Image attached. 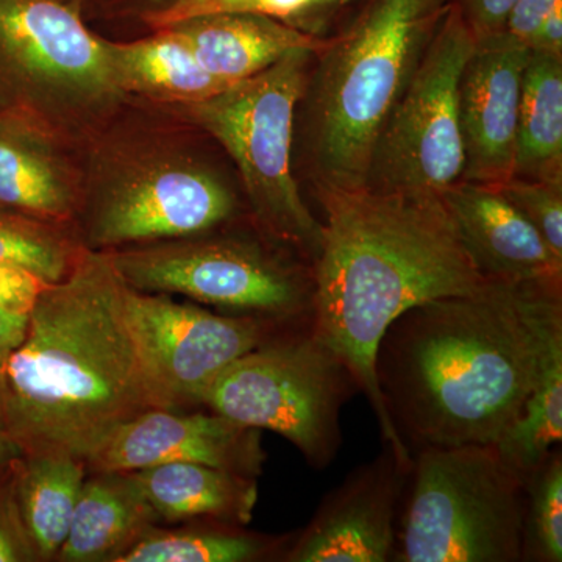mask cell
<instances>
[{
    "label": "cell",
    "mask_w": 562,
    "mask_h": 562,
    "mask_svg": "<svg viewBox=\"0 0 562 562\" xmlns=\"http://www.w3.org/2000/svg\"><path fill=\"white\" fill-rule=\"evenodd\" d=\"M29 313L0 308V375L27 331Z\"/></svg>",
    "instance_id": "cell-34"
},
{
    "label": "cell",
    "mask_w": 562,
    "mask_h": 562,
    "mask_svg": "<svg viewBox=\"0 0 562 562\" xmlns=\"http://www.w3.org/2000/svg\"><path fill=\"white\" fill-rule=\"evenodd\" d=\"M560 350L562 279H487L392 322L376 349V384L412 454L494 446Z\"/></svg>",
    "instance_id": "cell-1"
},
{
    "label": "cell",
    "mask_w": 562,
    "mask_h": 562,
    "mask_svg": "<svg viewBox=\"0 0 562 562\" xmlns=\"http://www.w3.org/2000/svg\"><path fill=\"white\" fill-rule=\"evenodd\" d=\"M412 457L391 562H522L525 480L495 446Z\"/></svg>",
    "instance_id": "cell-9"
},
{
    "label": "cell",
    "mask_w": 562,
    "mask_h": 562,
    "mask_svg": "<svg viewBox=\"0 0 562 562\" xmlns=\"http://www.w3.org/2000/svg\"><path fill=\"white\" fill-rule=\"evenodd\" d=\"M21 454L22 450L18 447V443L7 432L0 431V464L16 460Z\"/></svg>",
    "instance_id": "cell-35"
},
{
    "label": "cell",
    "mask_w": 562,
    "mask_h": 562,
    "mask_svg": "<svg viewBox=\"0 0 562 562\" xmlns=\"http://www.w3.org/2000/svg\"><path fill=\"white\" fill-rule=\"evenodd\" d=\"M87 475V462L69 454L18 458V508L40 562L57 560Z\"/></svg>",
    "instance_id": "cell-23"
},
{
    "label": "cell",
    "mask_w": 562,
    "mask_h": 562,
    "mask_svg": "<svg viewBox=\"0 0 562 562\" xmlns=\"http://www.w3.org/2000/svg\"><path fill=\"white\" fill-rule=\"evenodd\" d=\"M358 392L349 366L308 321L233 361L203 390L199 408L277 432L316 471H325L342 446L344 405Z\"/></svg>",
    "instance_id": "cell-10"
},
{
    "label": "cell",
    "mask_w": 562,
    "mask_h": 562,
    "mask_svg": "<svg viewBox=\"0 0 562 562\" xmlns=\"http://www.w3.org/2000/svg\"><path fill=\"white\" fill-rule=\"evenodd\" d=\"M125 98L102 33L81 14L50 0H0V120L77 147Z\"/></svg>",
    "instance_id": "cell-8"
},
{
    "label": "cell",
    "mask_w": 562,
    "mask_h": 562,
    "mask_svg": "<svg viewBox=\"0 0 562 562\" xmlns=\"http://www.w3.org/2000/svg\"><path fill=\"white\" fill-rule=\"evenodd\" d=\"M313 50H294L257 76L209 99L171 105L220 144L231 160L250 220L313 266L321 221L306 205L294 168L295 113Z\"/></svg>",
    "instance_id": "cell-6"
},
{
    "label": "cell",
    "mask_w": 562,
    "mask_h": 562,
    "mask_svg": "<svg viewBox=\"0 0 562 562\" xmlns=\"http://www.w3.org/2000/svg\"><path fill=\"white\" fill-rule=\"evenodd\" d=\"M16 460L0 464V562H40L18 508Z\"/></svg>",
    "instance_id": "cell-30"
},
{
    "label": "cell",
    "mask_w": 562,
    "mask_h": 562,
    "mask_svg": "<svg viewBox=\"0 0 562 562\" xmlns=\"http://www.w3.org/2000/svg\"><path fill=\"white\" fill-rule=\"evenodd\" d=\"M562 5V0H516L503 32L530 49L531 40L550 13Z\"/></svg>",
    "instance_id": "cell-32"
},
{
    "label": "cell",
    "mask_w": 562,
    "mask_h": 562,
    "mask_svg": "<svg viewBox=\"0 0 562 562\" xmlns=\"http://www.w3.org/2000/svg\"><path fill=\"white\" fill-rule=\"evenodd\" d=\"M475 38L503 32L516 0H452Z\"/></svg>",
    "instance_id": "cell-33"
},
{
    "label": "cell",
    "mask_w": 562,
    "mask_h": 562,
    "mask_svg": "<svg viewBox=\"0 0 562 562\" xmlns=\"http://www.w3.org/2000/svg\"><path fill=\"white\" fill-rule=\"evenodd\" d=\"M80 195L76 146L31 125L0 120L2 209L72 228Z\"/></svg>",
    "instance_id": "cell-17"
},
{
    "label": "cell",
    "mask_w": 562,
    "mask_h": 562,
    "mask_svg": "<svg viewBox=\"0 0 562 562\" xmlns=\"http://www.w3.org/2000/svg\"><path fill=\"white\" fill-rule=\"evenodd\" d=\"M412 464L387 442L328 492L281 562H391Z\"/></svg>",
    "instance_id": "cell-13"
},
{
    "label": "cell",
    "mask_w": 562,
    "mask_h": 562,
    "mask_svg": "<svg viewBox=\"0 0 562 562\" xmlns=\"http://www.w3.org/2000/svg\"><path fill=\"white\" fill-rule=\"evenodd\" d=\"M102 44L122 94L177 105L203 101L231 87L211 76L172 29L124 40L102 35Z\"/></svg>",
    "instance_id": "cell-20"
},
{
    "label": "cell",
    "mask_w": 562,
    "mask_h": 562,
    "mask_svg": "<svg viewBox=\"0 0 562 562\" xmlns=\"http://www.w3.org/2000/svg\"><path fill=\"white\" fill-rule=\"evenodd\" d=\"M246 527L221 520L157 525L117 562H281L294 531L272 536Z\"/></svg>",
    "instance_id": "cell-24"
},
{
    "label": "cell",
    "mask_w": 562,
    "mask_h": 562,
    "mask_svg": "<svg viewBox=\"0 0 562 562\" xmlns=\"http://www.w3.org/2000/svg\"><path fill=\"white\" fill-rule=\"evenodd\" d=\"M495 188L562 260V183L513 177Z\"/></svg>",
    "instance_id": "cell-29"
},
{
    "label": "cell",
    "mask_w": 562,
    "mask_h": 562,
    "mask_svg": "<svg viewBox=\"0 0 562 562\" xmlns=\"http://www.w3.org/2000/svg\"><path fill=\"white\" fill-rule=\"evenodd\" d=\"M0 379L5 431L25 454L87 462L122 425L172 408L103 251L81 250L72 271L41 292Z\"/></svg>",
    "instance_id": "cell-2"
},
{
    "label": "cell",
    "mask_w": 562,
    "mask_h": 562,
    "mask_svg": "<svg viewBox=\"0 0 562 562\" xmlns=\"http://www.w3.org/2000/svg\"><path fill=\"white\" fill-rule=\"evenodd\" d=\"M81 250L72 228L0 206V261L57 283L72 271Z\"/></svg>",
    "instance_id": "cell-27"
},
{
    "label": "cell",
    "mask_w": 562,
    "mask_h": 562,
    "mask_svg": "<svg viewBox=\"0 0 562 562\" xmlns=\"http://www.w3.org/2000/svg\"><path fill=\"white\" fill-rule=\"evenodd\" d=\"M452 0H366L312 65L295 113L294 158L314 187L361 190L376 139Z\"/></svg>",
    "instance_id": "cell-5"
},
{
    "label": "cell",
    "mask_w": 562,
    "mask_h": 562,
    "mask_svg": "<svg viewBox=\"0 0 562 562\" xmlns=\"http://www.w3.org/2000/svg\"><path fill=\"white\" fill-rule=\"evenodd\" d=\"M475 41L460 9L450 3L376 139L366 188L443 194L462 181L460 80Z\"/></svg>",
    "instance_id": "cell-11"
},
{
    "label": "cell",
    "mask_w": 562,
    "mask_h": 562,
    "mask_svg": "<svg viewBox=\"0 0 562 562\" xmlns=\"http://www.w3.org/2000/svg\"><path fill=\"white\" fill-rule=\"evenodd\" d=\"M161 525L221 520L249 525L258 479L195 462H172L131 472Z\"/></svg>",
    "instance_id": "cell-21"
},
{
    "label": "cell",
    "mask_w": 562,
    "mask_h": 562,
    "mask_svg": "<svg viewBox=\"0 0 562 562\" xmlns=\"http://www.w3.org/2000/svg\"><path fill=\"white\" fill-rule=\"evenodd\" d=\"M168 27L211 76L227 85L257 76L291 52H319L327 44L273 18L241 11L201 14Z\"/></svg>",
    "instance_id": "cell-18"
},
{
    "label": "cell",
    "mask_w": 562,
    "mask_h": 562,
    "mask_svg": "<svg viewBox=\"0 0 562 562\" xmlns=\"http://www.w3.org/2000/svg\"><path fill=\"white\" fill-rule=\"evenodd\" d=\"M77 158L72 228L83 249L161 241L249 216L220 144L166 103L127 95L81 140Z\"/></svg>",
    "instance_id": "cell-4"
},
{
    "label": "cell",
    "mask_w": 562,
    "mask_h": 562,
    "mask_svg": "<svg viewBox=\"0 0 562 562\" xmlns=\"http://www.w3.org/2000/svg\"><path fill=\"white\" fill-rule=\"evenodd\" d=\"M49 284L21 266L0 261V308L29 313Z\"/></svg>",
    "instance_id": "cell-31"
},
{
    "label": "cell",
    "mask_w": 562,
    "mask_h": 562,
    "mask_svg": "<svg viewBox=\"0 0 562 562\" xmlns=\"http://www.w3.org/2000/svg\"><path fill=\"white\" fill-rule=\"evenodd\" d=\"M324 220L313 261V328L349 366L405 464L408 447L384 412L375 357L387 327L436 299L469 294L484 279L442 194L316 187Z\"/></svg>",
    "instance_id": "cell-3"
},
{
    "label": "cell",
    "mask_w": 562,
    "mask_h": 562,
    "mask_svg": "<svg viewBox=\"0 0 562 562\" xmlns=\"http://www.w3.org/2000/svg\"><path fill=\"white\" fill-rule=\"evenodd\" d=\"M562 441V350L553 355L519 416L494 443L506 465L527 479Z\"/></svg>",
    "instance_id": "cell-26"
},
{
    "label": "cell",
    "mask_w": 562,
    "mask_h": 562,
    "mask_svg": "<svg viewBox=\"0 0 562 562\" xmlns=\"http://www.w3.org/2000/svg\"><path fill=\"white\" fill-rule=\"evenodd\" d=\"M442 198L484 279H562V260L497 188L462 180Z\"/></svg>",
    "instance_id": "cell-16"
},
{
    "label": "cell",
    "mask_w": 562,
    "mask_h": 562,
    "mask_svg": "<svg viewBox=\"0 0 562 562\" xmlns=\"http://www.w3.org/2000/svg\"><path fill=\"white\" fill-rule=\"evenodd\" d=\"M514 177L562 183V57L531 52L524 70Z\"/></svg>",
    "instance_id": "cell-25"
},
{
    "label": "cell",
    "mask_w": 562,
    "mask_h": 562,
    "mask_svg": "<svg viewBox=\"0 0 562 562\" xmlns=\"http://www.w3.org/2000/svg\"><path fill=\"white\" fill-rule=\"evenodd\" d=\"M562 561L560 447L525 479L522 562Z\"/></svg>",
    "instance_id": "cell-28"
},
{
    "label": "cell",
    "mask_w": 562,
    "mask_h": 562,
    "mask_svg": "<svg viewBox=\"0 0 562 562\" xmlns=\"http://www.w3.org/2000/svg\"><path fill=\"white\" fill-rule=\"evenodd\" d=\"M355 2L357 0H101L88 13L87 22L125 29L139 36L201 14L241 11L265 14L306 35L328 38L331 29Z\"/></svg>",
    "instance_id": "cell-22"
},
{
    "label": "cell",
    "mask_w": 562,
    "mask_h": 562,
    "mask_svg": "<svg viewBox=\"0 0 562 562\" xmlns=\"http://www.w3.org/2000/svg\"><path fill=\"white\" fill-rule=\"evenodd\" d=\"M157 525L131 472H88L55 562H117Z\"/></svg>",
    "instance_id": "cell-19"
},
{
    "label": "cell",
    "mask_w": 562,
    "mask_h": 562,
    "mask_svg": "<svg viewBox=\"0 0 562 562\" xmlns=\"http://www.w3.org/2000/svg\"><path fill=\"white\" fill-rule=\"evenodd\" d=\"M266 458L260 430L205 408H154L122 425L87 461V469L135 472L195 462L258 479Z\"/></svg>",
    "instance_id": "cell-14"
},
{
    "label": "cell",
    "mask_w": 562,
    "mask_h": 562,
    "mask_svg": "<svg viewBox=\"0 0 562 562\" xmlns=\"http://www.w3.org/2000/svg\"><path fill=\"white\" fill-rule=\"evenodd\" d=\"M125 302L151 372L172 408H199L203 390L227 366L284 328L303 324L213 312L127 284Z\"/></svg>",
    "instance_id": "cell-12"
},
{
    "label": "cell",
    "mask_w": 562,
    "mask_h": 562,
    "mask_svg": "<svg viewBox=\"0 0 562 562\" xmlns=\"http://www.w3.org/2000/svg\"><path fill=\"white\" fill-rule=\"evenodd\" d=\"M50 2L60 3V5L66 7V9L76 11V13L81 14L85 21H87L88 13H90L101 0H50Z\"/></svg>",
    "instance_id": "cell-36"
},
{
    "label": "cell",
    "mask_w": 562,
    "mask_h": 562,
    "mask_svg": "<svg viewBox=\"0 0 562 562\" xmlns=\"http://www.w3.org/2000/svg\"><path fill=\"white\" fill-rule=\"evenodd\" d=\"M0 431H5V412H3V383L0 379Z\"/></svg>",
    "instance_id": "cell-37"
},
{
    "label": "cell",
    "mask_w": 562,
    "mask_h": 562,
    "mask_svg": "<svg viewBox=\"0 0 562 562\" xmlns=\"http://www.w3.org/2000/svg\"><path fill=\"white\" fill-rule=\"evenodd\" d=\"M528 57L530 49L508 33L476 38L460 80L462 180L498 187L513 179Z\"/></svg>",
    "instance_id": "cell-15"
},
{
    "label": "cell",
    "mask_w": 562,
    "mask_h": 562,
    "mask_svg": "<svg viewBox=\"0 0 562 562\" xmlns=\"http://www.w3.org/2000/svg\"><path fill=\"white\" fill-rule=\"evenodd\" d=\"M133 290L181 295L216 312L313 319V266L249 216L210 231L103 251Z\"/></svg>",
    "instance_id": "cell-7"
}]
</instances>
